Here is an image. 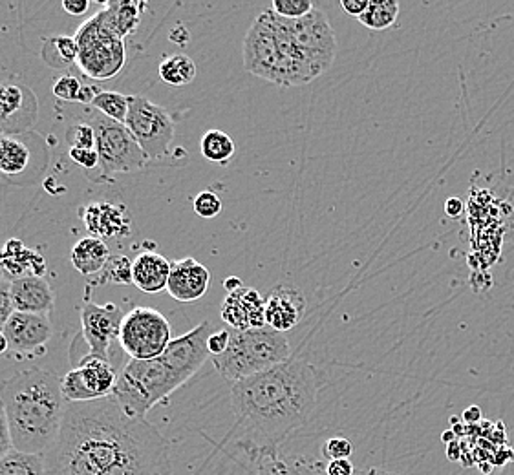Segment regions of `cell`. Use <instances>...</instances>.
Instances as JSON below:
<instances>
[{
    "label": "cell",
    "mask_w": 514,
    "mask_h": 475,
    "mask_svg": "<svg viewBox=\"0 0 514 475\" xmlns=\"http://www.w3.org/2000/svg\"><path fill=\"white\" fill-rule=\"evenodd\" d=\"M46 475H172L169 448L147 419L129 417L116 399L66 408L57 443L44 454Z\"/></svg>",
    "instance_id": "obj_1"
},
{
    "label": "cell",
    "mask_w": 514,
    "mask_h": 475,
    "mask_svg": "<svg viewBox=\"0 0 514 475\" xmlns=\"http://www.w3.org/2000/svg\"><path fill=\"white\" fill-rule=\"evenodd\" d=\"M317 388V371L297 357L235 382L231 404L244 430L240 441L280 448L291 433L310 421L317 406Z\"/></svg>",
    "instance_id": "obj_2"
},
{
    "label": "cell",
    "mask_w": 514,
    "mask_h": 475,
    "mask_svg": "<svg viewBox=\"0 0 514 475\" xmlns=\"http://www.w3.org/2000/svg\"><path fill=\"white\" fill-rule=\"evenodd\" d=\"M0 401L10 426L13 450L44 455L59 439L66 402L61 377L50 370H24L0 382Z\"/></svg>",
    "instance_id": "obj_3"
},
{
    "label": "cell",
    "mask_w": 514,
    "mask_h": 475,
    "mask_svg": "<svg viewBox=\"0 0 514 475\" xmlns=\"http://www.w3.org/2000/svg\"><path fill=\"white\" fill-rule=\"evenodd\" d=\"M290 359L288 338L277 329L264 326L246 331L231 329L229 348L222 355L211 357V362L225 380L235 384L238 380L271 370Z\"/></svg>",
    "instance_id": "obj_4"
},
{
    "label": "cell",
    "mask_w": 514,
    "mask_h": 475,
    "mask_svg": "<svg viewBox=\"0 0 514 475\" xmlns=\"http://www.w3.org/2000/svg\"><path fill=\"white\" fill-rule=\"evenodd\" d=\"M163 355L150 360H129L119 371L118 384L112 397L129 417L145 419L147 413L187 382Z\"/></svg>",
    "instance_id": "obj_5"
},
{
    "label": "cell",
    "mask_w": 514,
    "mask_h": 475,
    "mask_svg": "<svg viewBox=\"0 0 514 475\" xmlns=\"http://www.w3.org/2000/svg\"><path fill=\"white\" fill-rule=\"evenodd\" d=\"M75 41L79 46L77 66L86 77L103 81L121 72L125 64V44L108 30L99 11L77 30Z\"/></svg>",
    "instance_id": "obj_6"
},
{
    "label": "cell",
    "mask_w": 514,
    "mask_h": 475,
    "mask_svg": "<svg viewBox=\"0 0 514 475\" xmlns=\"http://www.w3.org/2000/svg\"><path fill=\"white\" fill-rule=\"evenodd\" d=\"M90 127L96 134L101 176L110 178L114 174H129L141 170L150 159L141 150L136 138L123 123H116L99 112L90 116Z\"/></svg>",
    "instance_id": "obj_7"
},
{
    "label": "cell",
    "mask_w": 514,
    "mask_h": 475,
    "mask_svg": "<svg viewBox=\"0 0 514 475\" xmlns=\"http://www.w3.org/2000/svg\"><path fill=\"white\" fill-rule=\"evenodd\" d=\"M244 68L249 74L273 85L282 88L297 86L290 63L264 13L253 21L244 39Z\"/></svg>",
    "instance_id": "obj_8"
},
{
    "label": "cell",
    "mask_w": 514,
    "mask_h": 475,
    "mask_svg": "<svg viewBox=\"0 0 514 475\" xmlns=\"http://www.w3.org/2000/svg\"><path fill=\"white\" fill-rule=\"evenodd\" d=\"M118 342L132 360L156 359L172 342L171 324L152 307H134L123 317Z\"/></svg>",
    "instance_id": "obj_9"
},
{
    "label": "cell",
    "mask_w": 514,
    "mask_h": 475,
    "mask_svg": "<svg viewBox=\"0 0 514 475\" xmlns=\"http://www.w3.org/2000/svg\"><path fill=\"white\" fill-rule=\"evenodd\" d=\"M282 19V17H280ZM284 21L291 41L310 66L311 74L317 79L332 68L337 53V39L332 24L324 11L315 8L299 21Z\"/></svg>",
    "instance_id": "obj_10"
},
{
    "label": "cell",
    "mask_w": 514,
    "mask_h": 475,
    "mask_svg": "<svg viewBox=\"0 0 514 475\" xmlns=\"http://www.w3.org/2000/svg\"><path fill=\"white\" fill-rule=\"evenodd\" d=\"M125 127L129 128L147 158L167 156L174 139V123L165 108L154 105L147 97L132 95Z\"/></svg>",
    "instance_id": "obj_11"
},
{
    "label": "cell",
    "mask_w": 514,
    "mask_h": 475,
    "mask_svg": "<svg viewBox=\"0 0 514 475\" xmlns=\"http://www.w3.org/2000/svg\"><path fill=\"white\" fill-rule=\"evenodd\" d=\"M118 377L110 360L86 355L77 368L61 377V390L68 404L101 401L114 393Z\"/></svg>",
    "instance_id": "obj_12"
},
{
    "label": "cell",
    "mask_w": 514,
    "mask_h": 475,
    "mask_svg": "<svg viewBox=\"0 0 514 475\" xmlns=\"http://www.w3.org/2000/svg\"><path fill=\"white\" fill-rule=\"evenodd\" d=\"M123 317L121 307L116 304L99 306L92 300H86L85 306L81 307V328L90 357L110 360V346L118 340Z\"/></svg>",
    "instance_id": "obj_13"
},
{
    "label": "cell",
    "mask_w": 514,
    "mask_h": 475,
    "mask_svg": "<svg viewBox=\"0 0 514 475\" xmlns=\"http://www.w3.org/2000/svg\"><path fill=\"white\" fill-rule=\"evenodd\" d=\"M238 450L244 455L247 475H328L326 465L306 457L284 459L279 448L255 446L238 441Z\"/></svg>",
    "instance_id": "obj_14"
},
{
    "label": "cell",
    "mask_w": 514,
    "mask_h": 475,
    "mask_svg": "<svg viewBox=\"0 0 514 475\" xmlns=\"http://www.w3.org/2000/svg\"><path fill=\"white\" fill-rule=\"evenodd\" d=\"M2 331L10 342L11 351L26 357L44 353L43 349L52 338V324L46 315H30L19 311L11 315Z\"/></svg>",
    "instance_id": "obj_15"
},
{
    "label": "cell",
    "mask_w": 514,
    "mask_h": 475,
    "mask_svg": "<svg viewBox=\"0 0 514 475\" xmlns=\"http://www.w3.org/2000/svg\"><path fill=\"white\" fill-rule=\"evenodd\" d=\"M81 220L86 231L101 240H116L129 236L132 218L125 205L110 201H94L81 207Z\"/></svg>",
    "instance_id": "obj_16"
},
{
    "label": "cell",
    "mask_w": 514,
    "mask_h": 475,
    "mask_svg": "<svg viewBox=\"0 0 514 475\" xmlns=\"http://www.w3.org/2000/svg\"><path fill=\"white\" fill-rule=\"evenodd\" d=\"M220 317L229 329L246 331L251 328H264L266 324V298L257 289L240 287L235 293L225 296L220 309Z\"/></svg>",
    "instance_id": "obj_17"
},
{
    "label": "cell",
    "mask_w": 514,
    "mask_h": 475,
    "mask_svg": "<svg viewBox=\"0 0 514 475\" xmlns=\"http://www.w3.org/2000/svg\"><path fill=\"white\" fill-rule=\"evenodd\" d=\"M211 273L204 264L194 258L172 262L167 293L178 302H194L207 293Z\"/></svg>",
    "instance_id": "obj_18"
},
{
    "label": "cell",
    "mask_w": 514,
    "mask_h": 475,
    "mask_svg": "<svg viewBox=\"0 0 514 475\" xmlns=\"http://www.w3.org/2000/svg\"><path fill=\"white\" fill-rule=\"evenodd\" d=\"M306 313V298L299 289L279 285L266 298V324L286 333L299 324Z\"/></svg>",
    "instance_id": "obj_19"
},
{
    "label": "cell",
    "mask_w": 514,
    "mask_h": 475,
    "mask_svg": "<svg viewBox=\"0 0 514 475\" xmlns=\"http://www.w3.org/2000/svg\"><path fill=\"white\" fill-rule=\"evenodd\" d=\"M11 298L15 311L46 317L55 302L54 291L43 276H24L11 280Z\"/></svg>",
    "instance_id": "obj_20"
},
{
    "label": "cell",
    "mask_w": 514,
    "mask_h": 475,
    "mask_svg": "<svg viewBox=\"0 0 514 475\" xmlns=\"http://www.w3.org/2000/svg\"><path fill=\"white\" fill-rule=\"evenodd\" d=\"M171 265L165 256L154 251H143L132 260V285H136L141 293L156 295L167 289Z\"/></svg>",
    "instance_id": "obj_21"
},
{
    "label": "cell",
    "mask_w": 514,
    "mask_h": 475,
    "mask_svg": "<svg viewBox=\"0 0 514 475\" xmlns=\"http://www.w3.org/2000/svg\"><path fill=\"white\" fill-rule=\"evenodd\" d=\"M0 271L4 275L13 276V280L24 276H44L46 260L43 254L13 238L0 249Z\"/></svg>",
    "instance_id": "obj_22"
},
{
    "label": "cell",
    "mask_w": 514,
    "mask_h": 475,
    "mask_svg": "<svg viewBox=\"0 0 514 475\" xmlns=\"http://www.w3.org/2000/svg\"><path fill=\"white\" fill-rule=\"evenodd\" d=\"M145 10L147 4L143 2H105L103 10H99V15L107 24L108 30L123 41L127 35H132L138 30L141 15Z\"/></svg>",
    "instance_id": "obj_23"
},
{
    "label": "cell",
    "mask_w": 514,
    "mask_h": 475,
    "mask_svg": "<svg viewBox=\"0 0 514 475\" xmlns=\"http://www.w3.org/2000/svg\"><path fill=\"white\" fill-rule=\"evenodd\" d=\"M72 265L83 276L99 275L107 267L110 256L107 242L96 236H85L72 247Z\"/></svg>",
    "instance_id": "obj_24"
},
{
    "label": "cell",
    "mask_w": 514,
    "mask_h": 475,
    "mask_svg": "<svg viewBox=\"0 0 514 475\" xmlns=\"http://www.w3.org/2000/svg\"><path fill=\"white\" fill-rule=\"evenodd\" d=\"M158 72L165 85L182 88V86L191 85L196 79V64L189 55L176 53L161 61Z\"/></svg>",
    "instance_id": "obj_25"
},
{
    "label": "cell",
    "mask_w": 514,
    "mask_h": 475,
    "mask_svg": "<svg viewBox=\"0 0 514 475\" xmlns=\"http://www.w3.org/2000/svg\"><path fill=\"white\" fill-rule=\"evenodd\" d=\"M30 163V150L11 136L0 138V174L4 176H17L28 167Z\"/></svg>",
    "instance_id": "obj_26"
},
{
    "label": "cell",
    "mask_w": 514,
    "mask_h": 475,
    "mask_svg": "<svg viewBox=\"0 0 514 475\" xmlns=\"http://www.w3.org/2000/svg\"><path fill=\"white\" fill-rule=\"evenodd\" d=\"M200 150L209 163L227 165L229 159L235 156L236 145L222 130H207L200 141Z\"/></svg>",
    "instance_id": "obj_27"
},
{
    "label": "cell",
    "mask_w": 514,
    "mask_h": 475,
    "mask_svg": "<svg viewBox=\"0 0 514 475\" xmlns=\"http://www.w3.org/2000/svg\"><path fill=\"white\" fill-rule=\"evenodd\" d=\"M397 17H399V4L396 0H372L368 10L359 17V22L370 30L381 32L392 28L397 22Z\"/></svg>",
    "instance_id": "obj_28"
},
{
    "label": "cell",
    "mask_w": 514,
    "mask_h": 475,
    "mask_svg": "<svg viewBox=\"0 0 514 475\" xmlns=\"http://www.w3.org/2000/svg\"><path fill=\"white\" fill-rule=\"evenodd\" d=\"M0 475H46L44 455L22 454L11 450L0 459Z\"/></svg>",
    "instance_id": "obj_29"
},
{
    "label": "cell",
    "mask_w": 514,
    "mask_h": 475,
    "mask_svg": "<svg viewBox=\"0 0 514 475\" xmlns=\"http://www.w3.org/2000/svg\"><path fill=\"white\" fill-rule=\"evenodd\" d=\"M130 103H132V95L99 90L96 97H94V101H92V106L96 108L101 116L108 117V119H112L116 123H123L125 125L127 116H129Z\"/></svg>",
    "instance_id": "obj_30"
},
{
    "label": "cell",
    "mask_w": 514,
    "mask_h": 475,
    "mask_svg": "<svg viewBox=\"0 0 514 475\" xmlns=\"http://www.w3.org/2000/svg\"><path fill=\"white\" fill-rule=\"evenodd\" d=\"M43 57L44 61L52 66H68V64L77 63L79 46L75 37L61 35V37L48 39L44 44Z\"/></svg>",
    "instance_id": "obj_31"
},
{
    "label": "cell",
    "mask_w": 514,
    "mask_h": 475,
    "mask_svg": "<svg viewBox=\"0 0 514 475\" xmlns=\"http://www.w3.org/2000/svg\"><path fill=\"white\" fill-rule=\"evenodd\" d=\"M54 95L61 101H68V103H90L94 101L97 92L94 86H83L79 83V79L74 75H61L54 83Z\"/></svg>",
    "instance_id": "obj_32"
},
{
    "label": "cell",
    "mask_w": 514,
    "mask_h": 475,
    "mask_svg": "<svg viewBox=\"0 0 514 475\" xmlns=\"http://www.w3.org/2000/svg\"><path fill=\"white\" fill-rule=\"evenodd\" d=\"M96 284H132V260L123 254L112 256L107 267L99 273Z\"/></svg>",
    "instance_id": "obj_33"
},
{
    "label": "cell",
    "mask_w": 514,
    "mask_h": 475,
    "mask_svg": "<svg viewBox=\"0 0 514 475\" xmlns=\"http://www.w3.org/2000/svg\"><path fill=\"white\" fill-rule=\"evenodd\" d=\"M26 101V92L21 86L2 85L0 86V119L6 121L17 116Z\"/></svg>",
    "instance_id": "obj_34"
},
{
    "label": "cell",
    "mask_w": 514,
    "mask_h": 475,
    "mask_svg": "<svg viewBox=\"0 0 514 475\" xmlns=\"http://www.w3.org/2000/svg\"><path fill=\"white\" fill-rule=\"evenodd\" d=\"M269 10L286 21H299L315 10L311 0H273Z\"/></svg>",
    "instance_id": "obj_35"
},
{
    "label": "cell",
    "mask_w": 514,
    "mask_h": 475,
    "mask_svg": "<svg viewBox=\"0 0 514 475\" xmlns=\"http://www.w3.org/2000/svg\"><path fill=\"white\" fill-rule=\"evenodd\" d=\"M193 209L200 218H204V220H213L216 218L222 209H224V205H222V200H220V196L213 192V190H204V192H200L193 201Z\"/></svg>",
    "instance_id": "obj_36"
},
{
    "label": "cell",
    "mask_w": 514,
    "mask_h": 475,
    "mask_svg": "<svg viewBox=\"0 0 514 475\" xmlns=\"http://www.w3.org/2000/svg\"><path fill=\"white\" fill-rule=\"evenodd\" d=\"M66 139L70 143V147L75 148H96V134L94 128L88 123H77L68 128Z\"/></svg>",
    "instance_id": "obj_37"
},
{
    "label": "cell",
    "mask_w": 514,
    "mask_h": 475,
    "mask_svg": "<svg viewBox=\"0 0 514 475\" xmlns=\"http://www.w3.org/2000/svg\"><path fill=\"white\" fill-rule=\"evenodd\" d=\"M354 454V446L346 437H332L322 444V455L328 461H339V459H350Z\"/></svg>",
    "instance_id": "obj_38"
},
{
    "label": "cell",
    "mask_w": 514,
    "mask_h": 475,
    "mask_svg": "<svg viewBox=\"0 0 514 475\" xmlns=\"http://www.w3.org/2000/svg\"><path fill=\"white\" fill-rule=\"evenodd\" d=\"M13 313H15V307L11 298V282L4 278L0 280V331L8 324Z\"/></svg>",
    "instance_id": "obj_39"
},
{
    "label": "cell",
    "mask_w": 514,
    "mask_h": 475,
    "mask_svg": "<svg viewBox=\"0 0 514 475\" xmlns=\"http://www.w3.org/2000/svg\"><path fill=\"white\" fill-rule=\"evenodd\" d=\"M70 158L75 165L83 167V169H94L99 165V154L97 148H75L70 147Z\"/></svg>",
    "instance_id": "obj_40"
},
{
    "label": "cell",
    "mask_w": 514,
    "mask_h": 475,
    "mask_svg": "<svg viewBox=\"0 0 514 475\" xmlns=\"http://www.w3.org/2000/svg\"><path fill=\"white\" fill-rule=\"evenodd\" d=\"M229 340H231V329L215 331L207 340V349H209L211 357H218L225 353V349L229 348Z\"/></svg>",
    "instance_id": "obj_41"
},
{
    "label": "cell",
    "mask_w": 514,
    "mask_h": 475,
    "mask_svg": "<svg viewBox=\"0 0 514 475\" xmlns=\"http://www.w3.org/2000/svg\"><path fill=\"white\" fill-rule=\"evenodd\" d=\"M13 450L11 444L10 426H8V417H6V410L4 404L0 401V459L6 454H10Z\"/></svg>",
    "instance_id": "obj_42"
},
{
    "label": "cell",
    "mask_w": 514,
    "mask_h": 475,
    "mask_svg": "<svg viewBox=\"0 0 514 475\" xmlns=\"http://www.w3.org/2000/svg\"><path fill=\"white\" fill-rule=\"evenodd\" d=\"M368 6H370V0H341V10L355 19H359L368 10Z\"/></svg>",
    "instance_id": "obj_43"
},
{
    "label": "cell",
    "mask_w": 514,
    "mask_h": 475,
    "mask_svg": "<svg viewBox=\"0 0 514 475\" xmlns=\"http://www.w3.org/2000/svg\"><path fill=\"white\" fill-rule=\"evenodd\" d=\"M326 474L328 475H355V468L350 459H339V461H328L326 463Z\"/></svg>",
    "instance_id": "obj_44"
},
{
    "label": "cell",
    "mask_w": 514,
    "mask_h": 475,
    "mask_svg": "<svg viewBox=\"0 0 514 475\" xmlns=\"http://www.w3.org/2000/svg\"><path fill=\"white\" fill-rule=\"evenodd\" d=\"M61 8H63L68 15L79 17V15H85L86 11H88L90 2H88V0H63V2H61Z\"/></svg>",
    "instance_id": "obj_45"
},
{
    "label": "cell",
    "mask_w": 514,
    "mask_h": 475,
    "mask_svg": "<svg viewBox=\"0 0 514 475\" xmlns=\"http://www.w3.org/2000/svg\"><path fill=\"white\" fill-rule=\"evenodd\" d=\"M463 209H465V205H463V201L460 198H449V200L445 201V214L449 216V218H460L461 214H463Z\"/></svg>",
    "instance_id": "obj_46"
},
{
    "label": "cell",
    "mask_w": 514,
    "mask_h": 475,
    "mask_svg": "<svg viewBox=\"0 0 514 475\" xmlns=\"http://www.w3.org/2000/svg\"><path fill=\"white\" fill-rule=\"evenodd\" d=\"M463 421L467 424H478L482 421V410L478 406H471L463 413Z\"/></svg>",
    "instance_id": "obj_47"
},
{
    "label": "cell",
    "mask_w": 514,
    "mask_h": 475,
    "mask_svg": "<svg viewBox=\"0 0 514 475\" xmlns=\"http://www.w3.org/2000/svg\"><path fill=\"white\" fill-rule=\"evenodd\" d=\"M224 287L227 289V293H235V291H238L240 287H244V284H242V280H240V278L231 276V278H227V280H225Z\"/></svg>",
    "instance_id": "obj_48"
},
{
    "label": "cell",
    "mask_w": 514,
    "mask_h": 475,
    "mask_svg": "<svg viewBox=\"0 0 514 475\" xmlns=\"http://www.w3.org/2000/svg\"><path fill=\"white\" fill-rule=\"evenodd\" d=\"M355 475H394L390 474V472H386V470H381V468H366V470H361V472H357Z\"/></svg>",
    "instance_id": "obj_49"
},
{
    "label": "cell",
    "mask_w": 514,
    "mask_h": 475,
    "mask_svg": "<svg viewBox=\"0 0 514 475\" xmlns=\"http://www.w3.org/2000/svg\"><path fill=\"white\" fill-rule=\"evenodd\" d=\"M8 349H10V342H8V338L4 335V331H0V355H4Z\"/></svg>",
    "instance_id": "obj_50"
},
{
    "label": "cell",
    "mask_w": 514,
    "mask_h": 475,
    "mask_svg": "<svg viewBox=\"0 0 514 475\" xmlns=\"http://www.w3.org/2000/svg\"><path fill=\"white\" fill-rule=\"evenodd\" d=\"M441 437H443V443H454V437H456V432L443 433Z\"/></svg>",
    "instance_id": "obj_51"
},
{
    "label": "cell",
    "mask_w": 514,
    "mask_h": 475,
    "mask_svg": "<svg viewBox=\"0 0 514 475\" xmlns=\"http://www.w3.org/2000/svg\"><path fill=\"white\" fill-rule=\"evenodd\" d=\"M2 276H4V273H2V271H0V280H4V278H2Z\"/></svg>",
    "instance_id": "obj_52"
}]
</instances>
